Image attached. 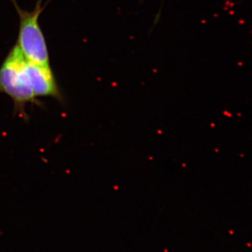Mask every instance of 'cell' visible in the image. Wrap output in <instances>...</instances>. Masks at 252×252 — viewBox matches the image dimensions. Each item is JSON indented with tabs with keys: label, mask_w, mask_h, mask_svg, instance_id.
<instances>
[{
	"label": "cell",
	"mask_w": 252,
	"mask_h": 252,
	"mask_svg": "<svg viewBox=\"0 0 252 252\" xmlns=\"http://www.w3.org/2000/svg\"><path fill=\"white\" fill-rule=\"evenodd\" d=\"M28 60L15 44L0 66V94L9 96L14 104V112L28 121L26 108L28 104L41 107L32 88L27 72Z\"/></svg>",
	"instance_id": "obj_1"
},
{
	"label": "cell",
	"mask_w": 252,
	"mask_h": 252,
	"mask_svg": "<svg viewBox=\"0 0 252 252\" xmlns=\"http://www.w3.org/2000/svg\"><path fill=\"white\" fill-rule=\"evenodd\" d=\"M27 72L36 97H52L64 103V97L60 89L51 64L28 61Z\"/></svg>",
	"instance_id": "obj_3"
},
{
	"label": "cell",
	"mask_w": 252,
	"mask_h": 252,
	"mask_svg": "<svg viewBox=\"0 0 252 252\" xmlns=\"http://www.w3.org/2000/svg\"><path fill=\"white\" fill-rule=\"evenodd\" d=\"M11 1L20 20L16 45L28 61L50 64L49 49L39 25V17L46 7L42 6L43 0H38L35 7L31 11L21 9L16 0H11Z\"/></svg>",
	"instance_id": "obj_2"
}]
</instances>
